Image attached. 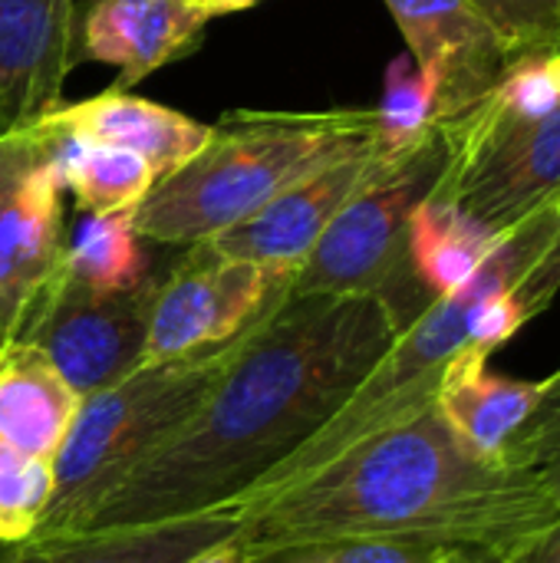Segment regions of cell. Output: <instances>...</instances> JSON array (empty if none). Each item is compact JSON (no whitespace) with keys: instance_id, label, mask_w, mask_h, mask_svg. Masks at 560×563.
Here are the masks:
<instances>
[{"instance_id":"6da1fadb","label":"cell","mask_w":560,"mask_h":563,"mask_svg":"<svg viewBox=\"0 0 560 563\" xmlns=\"http://www.w3.org/2000/svg\"><path fill=\"white\" fill-rule=\"evenodd\" d=\"M399 333L380 297L284 294L254 320L201 406L106 495L86 531L238 501L333 419Z\"/></svg>"},{"instance_id":"7a4b0ae2","label":"cell","mask_w":560,"mask_h":563,"mask_svg":"<svg viewBox=\"0 0 560 563\" xmlns=\"http://www.w3.org/2000/svg\"><path fill=\"white\" fill-rule=\"evenodd\" d=\"M224 511L238 521L231 551L241 563L327 541L422 544L502 561L560 521V505L538 478L475 459L436 406Z\"/></svg>"},{"instance_id":"3957f363","label":"cell","mask_w":560,"mask_h":563,"mask_svg":"<svg viewBox=\"0 0 560 563\" xmlns=\"http://www.w3.org/2000/svg\"><path fill=\"white\" fill-rule=\"evenodd\" d=\"M370 145H376L373 109L228 112L211 125L195 158L155 181L132 211V228L142 241L172 247L211 241L310 175Z\"/></svg>"},{"instance_id":"277c9868","label":"cell","mask_w":560,"mask_h":563,"mask_svg":"<svg viewBox=\"0 0 560 563\" xmlns=\"http://www.w3.org/2000/svg\"><path fill=\"white\" fill-rule=\"evenodd\" d=\"M251 327L254 320L221 346L139 366L116 386L86 396L53 459V498L33 538L86 531L106 495L201 406Z\"/></svg>"},{"instance_id":"5b68a950","label":"cell","mask_w":560,"mask_h":563,"mask_svg":"<svg viewBox=\"0 0 560 563\" xmlns=\"http://www.w3.org/2000/svg\"><path fill=\"white\" fill-rule=\"evenodd\" d=\"M446 165L449 142L442 125L406 152H380L370 178L297 267L290 294H370L380 297L406 330L432 303L409 267V221L439 185Z\"/></svg>"},{"instance_id":"8992f818","label":"cell","mask_w":560,"mask_h":563,"mask_svg":"<svg viewBox=\"0 0 560 563\" xmlns=\"http://www.w3.org/2000/svg\"><path fill=\"white\" fill-rule=\"evenodd\" d=\"M158 274L129 290H92L63 271L40 290L13 340L40 350L79 399L116 386L145 363Z\"/></svg>"},{"instance_id":"52a82bcc","label":"cell","mask_w":560,"mask_h":563,"mask_svg":"<svg viewBox=\"0 0 560 563\" xmlns=\"http://www.w3.org/2000/svg\"><path fill=\"white\" fill-rule=\"evenodd\" d=\"M290 284L294 274L228 257L208 241L185 247V254L158 274L142 366L234 340L277 297L290 294Z\"/></svg>"},{"instance_id":"ba28073f","label":"cell","mask_w":560,"mask_h":563,"mask_svg":"<svg viewBox=\"0 0 560 563\" xmlns=\"http://www.w3.org/2000/svg\"><path fill=\"white\" fill-rule=\"evenodd\" d=\"M63 251V178L50 129L36 122L0 135V343L17 336Z\"/></svg>"},{"instance_id":"9c48e42d","label":"cell","mask_w":560,"mask_h":563,"mask_svg":"<svg viewBox=\"0 0 560 563\" xmlns=\"http://www.w3.org/2000/svg\"><path fill=\"white\" fill-rule=\"evenodd\" d=\"M449 165L432 188L495 234L560 198V106L545 119L502 132L442 125Z\"/></svg>"},{"instance_id":"30bf717a","label":"cell","mask_w":560,"mask_h":563,"mask_svg":"<svg viewBox=\"0 0 560 563\" xmlns=\"http://www.w3.org/2000/svg\"><path fill=\"white\" fill-rule=\"evenodd\" d=\"M413 63L439 92V125L472 109L521 56L472 0H386Z\"/></svg>"},{"instance_id":"8fae6325","label":"cell","mask_w":560,"mask_h":563,"mask_svg":"<svg viewBox=\"0 0 560 563\" xmlns=\"http://www.w3.org/2000/svg\"><path fill=\"white\" fill-rule=\"evenodd\" d=\"M83 59L76 0H0V135L63 106L66 76Z\"/></svg>"},{"instance_id":"7c38bea8","label":"cell","mask_w":560,"mask_h":563,"mask_svg":"<svg viewBox=\"0 0 560 563\" xmlns=\"http://www.w3.org/2000/svg\"><path fill=\"white\" fill-rule=\"evenodd\" d=\"M380 162V148L370 145L356 155H347L323 172L310 175L297 188L284 191L271 205H264L248 221L228 228L208 244L228 257L261 264L267 271L297 274L307 261L320 234L340 214V208L356 195V188L370 178Z\"/></svg>"},{"instance_id":"4fadbf2b","label":"cell","mask_w":560,"mask_h":563,"mask_svg":"<svg viewBox=\"0 0 560 563\" xmlns=\"http://www.w3.org/2000/svg\"><path fill=\"white\" fill-rule=\"evenodd\" d=\"M211 13L195 0H96L83 16V53L119 66L112 89H132L158 66L188 56Z\"/></svg>"},{"instance_id":"5bb4252c","label":"cell","mask_w":560,"mask_h":563,"mask_svg":"<svg viewBox=\"0 0 560 563\" xmlns=\"http://www.w3.org/2000/svg\"><path fill=\"white\" fill-rule=\"evenodd\" d=\"M234 531V515L218 508L152 525L30 538L3 548L0 563H188L231 544Z\"/></svg>"},{"instance_id":"9a60e30c","label":"cell","mask_w":560,"mask_h":563,"mask_svg":"<svg viewBox=\"0 0 560 563\" xmlns=\"http://www.w3.org/2000/svg\"><path fill=\"white\" fill-rule=\"evenodd\" d=\"M40 122L86 142L135 152L152 165L158 181L195 158L211 135V125L122 89L56 106Z\"/></svg>"},{"instance_id":"2e32d148","label":"cell","mask_w":560,"mask_h":563,"mask_svg":"<svg viewBox=\"0 0 560 563\" xmlns=\"http://www.w3.org/2000/svg\"><path fill=\"white\" fill-rule=\"evenodd\" d=\"M545 396V379H512L488 373V360L462 353L449 363L436 389V412L452 435L482 462L505 465L508 442L521 432Z\"/></svg>"},{"instance_id":"e0dca14e","label":"cell","mask_w":560,"mask_h":563,"mask_svg":"<svg viewBox=\"0 0 560 563\" xmlns=\"http://www.w3.org/2000/svg\"><path fill=\"white\" fill-rule=\"evenodd\" d=\"M79 402L40 350L23 340L0 343V439L7 445L53 462L73 429Z\"/></svg>"},{"instance_id":"ac0fdd59","label":"cell","mask_w":560,"mask_h":563,"mask_svg":"<svg viewBox=\"0 0 560 563\" xmlns=\"http://www.w3.org/2000/svg\"><path fill=\"white\" fill-rule=\"evenodd\" d=\"M498 241L502 234L429 195L409 221V267L432 300L449 297L479 274Z\"/></svg>"},{"instance_id":"d6986e66","label":"cell","mask_w":560,"mask_h":563,"mask_svg":"<svg viewBox=\"0 0 560 563\" xmlns=\"http://www.w3.org/2000/svg\"><path fill=\"white\" fill-rule=\"evenodd\" d=\"M50 135L63 188L76 195L86 214H132L158 181L152 165L135 152L86 142L56 129H50Z\"/></svg>"},{"instance_id":"ffe728a7","label":"cell","mask_w":560,"mask_h":563,"mask_svg":"<svg viewBox=\"0 0 560 563\" xmlns=\"http://www.w3.org/2000/svg\"><path fill=\"white\" fill-rule=\"evenodd\" d=\"M59 271L92 290H129L142 284L149 267L132 214H86L73 238H66Z\"/></svg>"},{"instance_id":"44dd1931","label":"cell","mask_w":560,"mask_h":563,"mask_svg":"<svg viewBox=\"0 0 560 563\" xmlns=\"http://www.w3.org/2000/svg\"><path fill=\"white\" fill-rule=\"evenodd\" d=\"M373 112H376V148L383 155L406 152L439 129V92L432 79L413 63L409 53L389 63L383 102Z\"/></svg>"},{"instance_id":"7402d4cb","label":"cell","mask_w":560,"mask_h":563,"mask_svg":"<svg viewBox=\"0 0 560 563\" xmlns=\"http://www.w3.org/2000/svg\"><path fill=\"white\" fill-rule=\"evenodd\" d=\"M53 498V462L0 439V548L30 541Z\"/></svg>"},{"instance_id":"603a6c76","label":"cell","mask_w":560,"mask_h":563,"mask_svg":"<svg viewBox=\"0 0 560 563\" xmlns=\"http://www.w3.org/2000/svg\"><path fill=\"white\" fill-rule=\"evenodd\" d=\"M502 462L538 478L560 505V373L545 379V396L538 409L508 442Z\"/></svg>"},{"instance_id":"cb8c5ba5","label":"cell","mask_w":560,"mask_h":563,"mask_svg":"<svg viewBox=\"0 0 560 563\" xmlns=\"http://www.w3.org/2000/svg\"><path fill=\"white\" fill-rule=\"evenodd\" d=\"M518 49H560V0H472Z\"/></svg>"},{"instance_id":"d4e9b609","label":"cell","mask_w":560,"mask_h":563,"mask_svg":"<svg viewBox=\"0 0 560 563\" xmlns=\"http://www.w3.org/2000/svg\"><path fill=\"white\" fill-rule=\"evenodd\" d=\"M452 558L439 548L393 544V541H327L281 551L251 563H446Z\"/></svg>"},{"instance_id":"484cf974","label":"cell","mask_w":560,"mask_h":563,"mask_svg":"<svg viewBox=\"0 0 560 563\" xmlns=\"http://www.w3.org/2000/svg\"><path fill=\"white\" fill-rule=\"evenodd\" d=\"M446 563H560V521L558 525H551L545 534H538L535 541H528L525 548H518L515 554L502 558V561H485V558L452 554Z\"/></svg>"},{"instance_id":"4316f807","label":"cell","mask_w":560,"mask_h":563,"mask_svg":"<svg viewBox=\"0 0 560 563\" xmlns=\"http://www.w3.org/2000/svg\"><path fill=\"white\" fill-rule=\"evenodd\" d=\"M201 10H208L211 13V20L215 16H224V13H238V10H248V7H254V3H261V0H195Z\"/></svg>"},{"instance_id":"83f0119b","label":"cell","mask_w":560,"mask_h":563,"mask_svg":"<svg viewBox=\"0 0 560 563\" xmlns=\"http://www.w3.org/2000/svg\"><path fill=\"white\" fill-rule=\"evenodd\" d=\"M188 563H241V558L231 551V544H224V548H215V551H208V554H201V558Z\"/></svg>"},{"instance_id":"f1b7e54d","label":"cell","mask_w":560,"mask_h":563,"mask_svg":"<svg viewBox=\"0 0 560 563\" xmlns=\"http://www.w3.org/2000/svg\"><path fill=\"white\" fill-rule=\"evenodd\" d=\"M558 373H560V369H558Z\"/></svg>"}]
</instances>
